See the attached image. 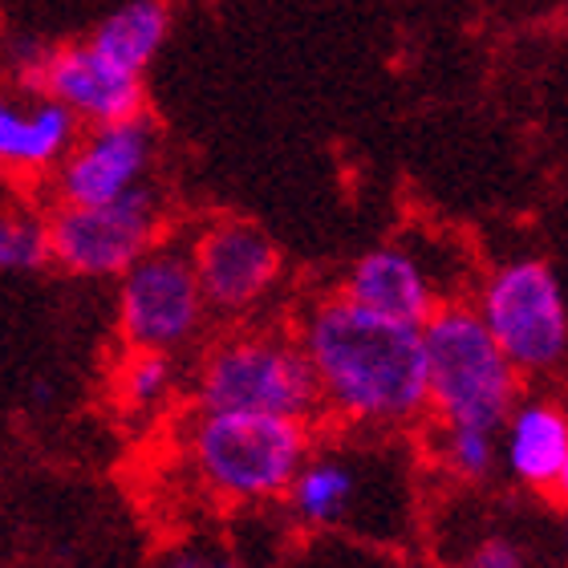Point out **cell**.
Instances as JSON below:
<instances>
[{
    "mask_svg": "<svg viewBox=\"0 0 568 568\" xmlns=\"http://www.w3.org/2000/svg\"><path fill=\"white\" fill-rule=\"evenodd\" d=\"M166 203L151 179L106 203H53L45 215L49 264L82 281L122 276L142 252L163 240Z\"/></svg>",
    "mask_w": 568,
    "mask_h": 568,
    "instance_id": "cell-6",
    "label": "cell"
},
{
    "mask_svg": "<svg viewBox=\"0 0 568 568\" xmlns=\"http://www.w3.org/2000/svg\"><path fill=\"white\" fill-rule=\"evenodd\" d=\"M426 366V410L435 423H467L499 430L520 398V374L491 342L467 301H443L418 325Z\"/></svg>",
    "mask_w": 568,
    "mask_h": 568,
    "instance_id": "cell-2",
    "label": "cell"
},
{
    "mask_svg": "<svg viewBox=\"0 0 568 568\" xmlns=\"http://www.w3.org/2000/svg\"><path fill=\"white\" fill-rule=\"evenodd\" d=\"M317 403L333 418L366 430H394L426 415L423 333L374 317L345 296H325L301 317Z\"/></svg>",
    "mask_w": 568,
    "mask_h": 568,
    "instance_id": "cell-1",
    "label": "cell"
},
{
    "mask_svg": "<svg viewBox=\"0 0 568 568\" xmlns=\"http://www.w3.org/2000/svg\"><path fill=\"white\" fill-rule=\"evenodd\" d=\"M499 459L516 484L540 496H565L568 484V418L552 398H516L504 418Z\"/></svg>",
    "mask_w": 568,
    "mask_h": 568,
    "instance_id": "cell-13",
    "label": "cell"
},
{
    "mask_svg": "<svg viewBox=\"0 0 568 568\" xmlns=\"http://www.w3.org/2000/svg\"><path fill=\"white\" fill-rule=\"evenodd\" d=\"M114 386H119V398L126 410H139V415L142 410H159L179 386L175 354H163V349H126Z\"/></svg>",
    "mask_w": 568,
    "mask_h": 568,
    "instance_id": "cell-16",
    "label": "cell"
},
{
    "mask_svg": "<svg viewBox=\"0 0 568 568\" xmlns=\"http://www.w3.org/2000/svg\"><path fill=\"white\" fill-rule=\"evenodd\" d=\"M342 296L349 305L374 313V317L415 325V329L447 301L438 293V276L403 240H390V244L362 252L349 264V273H345Z\"/></svg>",
    "mask_w": 568,
    "mask_h": 568,
    "instance_id": "cell-11",
    "label": "cell"
},
{
    "mask_svg": "<svg viewBox=\"0 0 568 568\" xmlns=\"http://www.w3.org/2000/svg\"><path fill=\"white\" fill-rule=\"evenodd\" d=\"M29 90L61 102L82 126L119 122L146 110L142 73L114 65L90 41H78V45H45Z\"/></svg>",
    "mask_w": 568,
    "mask_h": 568,
    "instance_id": "cell-10",
    "label": "cell"
},
{
    "mask_svg": "<svg viewBox=\"0 0 568 568\" xmlns=\"http://www.w3.org/2000/svg\"><path fill=\"white\" fill-rule=\"evenodd\" d=\"M207 305L183 244H151L119 276V333L126 349L179 354L200 337Z\"/></svg>",
    "mask_w": 568,
    "mask_h": 568,
    "instance_id": "cell-7",
    "label": "cell"
},
{
    "mask_svg": "<svg viewBox=\"0 0 568 568\" xmlns=\"http://www.w3.org/2000/svg\"><path fill=\"white\" fill-rule=\"evenodd\" d=\"M187 450L200 484L212 496L227 504H264L288 491L313 443L308 423L296 418L203 410L191 426Z\"/></svg>",
    "mask_w": 568,
    "mask_h": 568,
    "instance_id": "cell-3",
    "label": "cell"
},
{
    "mask_svg": "<svg viewBox=\"0 0 568 568\" xmlns=\"http://www.w3.org/2000/svg\"><path fill=\"white\" fill-rule=\"evenodd\" d=\"M171 33V4L166 0H126L98 24L90 45L131 73H146Z\"/></svg>",
    "mask_w": 568,
    "mask_h": 568,
    "instance_id": "cell-15",
    "label": "cell"
},
{
    "mask_svg": "<svg viewBox=\"0 0 568 568\" xmlns=\"http://www.w3.org/2000/svg\"><path fill=\"white\" fill-rule=\"evenodd\" d=\"M154 154H159V126L142 114L119 122H98L73 139L49 187L53 203H106L122 191L151 179Z\"/></svg>",
    "mask_w": 568,
    "mask_h": 568,
    "instance_id": "cell-9",
    "label": "cell"
},
{
    "mask_svg": "<svg viewBox=\"0 0 568 568\" xmlns=\"http://www.w3.org/2000/svg\"><path fill=\"white\" fill-rule=\"evenodd\" d=\"M159 568H244V565H240L232 552H224V548L191 545V548H175Z\"/></svg>",
    "mask_w": 568,
    "mask_h": 568,
    "instance_id": "cell-20",
    "label": "cell"
},
{
    "mask_svg": "<svg viewBox=\"0 0 568 568\" xmlns=\"http://www.w3.org/2000/svg\"><path fill=\"white\" fill-rule=\"evenodd\" d=\"M49 264L45 215L29 207H0V273H37Z\"/></svg>",
    "mask_w": 568,
    "mask_h": 568,
    "instance_id": "cell-18",
    "label": "cell"
},
{
    "mask_svg": "<svg viewBox=\"0 0 568 568\" xmlns=\"http://www.w3.org/2000/svg\"><path fill=\"white\" fill-rule=\"evenodd\" d=\"M435 455L443 459L455 479H484L499 463L496 430L467 423H438L435 426Z\"/></svg>",
    "mask_w": 568,
    "mask_h": 568,
    "instance_id": "cell-17",
    "label": "cell"
},
{
    "mask_svg": "<svg viewBox=\"0 0 568 568\" xmlns=\"http://www.w3.org/2000/svg\"><path fill=\"white\" fill-rule=\"evenodd\" d=\"M200 410L268 415L313 423L321 415L317 382L296 337L268 329L232 333L215 342L195 374Z\"/></svg>",
    "mask_w": 568,
    "mask_h": 568,
    "instance_id": "cell-4",
    "label": "cell"
},
{
    "mask_svg": "<svg viewBox=\"0 0 568 568\" xmlns=\"http://www.w3.org/2000/svg\"><path fill=\"white\" fill-rule=\"evenodd\" d=\"M475 313L520 378L557 374L568 354V308L557 268L540 256L496 264L479 281Z\"/></svg>",
    "mask_w": 568,
    "mask_h": 568,
    "instance_id": "cell-5",
    "label": "cell"
},
{
    "mask_svg": "<svg viewBox=\"0 0 568 568\" xmlns=\"http://www.w3.org/2000/svg\"><path fill=\"white\" fill-rule=\"evenodd\" d=\"M467 568H528L520 545L508 536H487L475 545V552L467 557Z\"/></svg>",
    "mask_w": 568,
    "mask_h": 568,
    "instance_id": "cell-19",
    "label": "cell"
},
{
    "mask_svg": "<svg viewBox=\"0 0 568 568\" xmlns=\"http://www.w3.org/2000/svg\"><path fill=\"white\" fill-rule=\"evenodd\" d=\"M82 122L37 90H0V175L17 183H41L65 159Z\"/></svg>",
    "mask_w": 568,
    "mask_h": 568,
    "instance_id": "cell-12",
    "label": "cell"
},
{
    "mask_svg": "<svg viewBox=\"0 0 568 568\" xmlns=\"http://www.w3.org/2000/svg\"><path fill=\"white\" fill-rule=\"evenodd\" d=\"M187 256L200 281L203 305L220 317L252 313L261 301H268L284 273L276 240L264 227L236 220V215L200 227V236L187 244Z\"/></svg>",
    "mask_w": 568,
    "mask_h": 568,
    "instance_id": "cell-8",
    "label": "cell"
},
{
    "mask_svg": "<svg viewBox=\"0 0 568 568\" xmlns=\"http://www.w3.org/2000/svg\"><path fill=\"white\" fill-rule=\"evenodd\" d=\"M362 475H366V467L337 455V450H325V455L308 450L301 471L293 475V484L284 491L296 524H305L313 532L349 528L362 516Z\"/></svg>",
    "mask_w": 568,
    "mask_h": 568,
    "instance_id": "cell-14",
    "label": "cell"
}]
</instances>
